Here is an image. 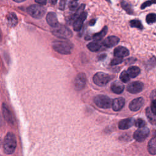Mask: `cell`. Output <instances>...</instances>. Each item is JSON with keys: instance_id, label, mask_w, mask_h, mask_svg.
<instances>
[{"instance_id": "obj_14", "label": "cell", "mask_w": 156, "mask_h": 156, "mask_svg": "<svg viewBox=\"0 0 156 156\" xmlns=\"http://www.w3.org/2000/svg\"><path fill=\"white\" fill-rule=\"evenodd\" d=\"M125 104V99L123 98L119 97L113 100L112 107L114 111H119L122 109Z\"/></svg>"}, {"instance_id": "obj_35", "label": "cell", "mask_w": 156, "mask_h": 156, "mask_svg": "<svg viewBox=\"0 0 156 156\" xmlns=\"http://www.w3.org/2000/svg\"><path fill=\"white\" fill-rule=\"evenodd\" d=\"M151 109L152 112L156 115V99L153 100L151 102Z\"/></svg>"}, {"instance_id": "obj_24", "label": "cell", "mask_w": 156, "mask_h": 156, "mask_svg": "<svg viewBox=\"0 0 156 156\" xmlns=\"http://www.w3.org/2000/svg\"><path fill=\"white\" fill-rule=\"evenodd\" d=\"M87 48L88 49L92 51V52H96L98 51H99L101 47V45L99 42H98V41L96 42H90L87 45Z\"/></svg>"}, {"instance_id": "obj_9", "label": "cell", "mask_w": 156, "mask_h": 156, "mask_svg": "<svg viewBox=\"0 0 156 156\" xmlns=\"http://www.w3.org/2000/svg\"><path fill=\"white\" fill-rule=\"evenodd\" d=\"M86 76L84 73H79L75 79V87L77 90H81L84 87L86 84Z\"/></svg>"}, {"instance_id": "obj_20", "label": "cell", "mask_w": 156, "mask_h": 156, "mask_svg": "<svg viewBox=\"0 0 156 156\" xmlns=\"http://www.w3.org/2000/svg\"><path fill=\"white\" fill-rule=\"evenodd\" d=\"M107 31H108L107 27L104 26L100 32L96 33V34H94L93 36H92V39H93L95 41H99L100 40H101L106 35Z\"/></svg>"}, {"instance_id": "obj_11", "label": "cell", "mask_w": 156, "mask_h": 156, "mask_svg": "<svg viewBox=\"0 0 156 156\" xmlns=\"http://www.w3.org/2000/svg\"><path fill=\"white\" fill-rule=\"evenodd\" d=\"M87 16V12H83L81 15L78 17V19L73 23V29L75 31H79L81 29L84 22Z\"/></svg>"}, {"instance_id": "obj_27", "label": "cell", "mask_w": 156, "mask_h": 156, "mask_svg": "<svg viewBox=\"0 0 156 156\" xmlns=\"http://www.w3.org/2000/svg\"><path fill=\"white\" fill-rule=\"evenodd\" d=\"M129 23H130L131 27H132V28H137L140 30L143 29V26L140 20H132L130 21Z\"/></svg>"}, {"instance_id": "obj_28", "label": "cell", "mask_w": 156, "mask_h": 156, "mask_svg": "<svg viewBox=\"0 0 156 156\" xmlns=\"http://www.w3.org/2000/svg\"><path fill=\"white\" fill-rule=\"evenodd\" d=\"M146 22L148 25H151L156 22V13H151L147 15L146 17Z\"/></svg>"}, {"instance_id": "obj_31", "label": "cell", "mask_w": 156, "mask_h": 156, "mask_svg": "<svg viewBox=\"0 0 156 156\" xmlns=\"http://www.w3.org/2000/svg\"><path fill=\"white\" fill-rule=\"evenodd\" d=\"M156 4V0H148V1L144 2L142 5H141V9H145L147 7H149L152 6V4Z\"/></svg>"}, {"instance_id": "obj_8", "label": "cell", "mask_w": 156, "mask_h": 156, "mask_svg": "<svg viewBox=\"0 0 156 156\" xmlns=\"http://www.w3.org/2000/svg\"><path fill=\"white\" fill-rule=\"evenodd\" d=\"M144 87V84L142 82L136 81L129 84L127 87V90L133 94L141 92Z\"/></svg>"}, {"instance_id": "obj_5", "label": "cell", "mask_w": 156, "mask_h": 156, "mask_svg": "<svg viewBox=\"0 0 156 156\" xmlns=\"http://www.w3.org/2000/svg\"><path fill=\"white\" fill-rule=\"evenodd\" d=\"M113 101L106 95H98L94 98V102L95 104L102 109H109L112 106Z\"/></svg>"}, {"instance_id": "obj_29", "label": "cell", "mask_w": 156, "mask_h": 156, "mask_svg": "<svg viewBox=\"0 0 156 156\" xmlns=\"http://www.w3.org/2000/svg\"><path fill=\"white\" fill-rule=\"evenodd\" d=\"M131 78L130 77L129 75L128 74V72L127 71H124L122 73H121L120 76H119V79L120 80L122 81L123 82H125V83H126L128 82V81H129L130 79Z\"/></svg>"}, {"instance_id": "obj_26", "label": "cell", "mask_w": 156, "mask_h": 156, "mask_svg": "<svg viewBox=\"0 0 156 156\" xmlns=\"http://www.w3.org/2000/svg\"><path fill=\"white\" fill-rule=\"evenodd\" d=\"M121 7H122L127 13H128L129 15H133L134 14V11L131 6V5L127 3L125 1H121Z\"/></svg>"}, {"instance_id": "obj_43", "label": "cell", "mask_w": 156, "mask_h": 156, "mask_svg": "<svg viewBox=\"0 0 156 156\" xmlns=\"http://www.w3.org/2000/svg\"><path fill=\"white\" fill-rule=\"evenodd\" d=\"M76 1H78V0H76Z\"/></svg>"}, {"instance_id": "obj_1", "label": "cell", "mask_w": 156, "mask_h": 156, "mask_svg": "<svg viewBox=\"0 0 156 156\" xmlns=\"http://www.w3.org/2000/svg\"><path fill=\"white\" fill-rule=\"evenodd\" d=\"M16 146V140L15 135L13 133H8L4 139L3 149L5 154L10 155L12 154L15 150Z\"/></svg>"}, {"instance_id": "obj_33", "label": "cell", "mask_w": 156, "mask_h": 156, "mask_svg": "<svg viewBox=\"0 0 156 156\" xmlns=\"http://www.w3.org/2000/svg\"><path fill=\"white\" fill-rule=\"evenodd\" d=\"M123 61V59L122 57H115V58L111 61L110 65H118L121 63H122Z\"/></svg>"}, {"instance_id": "obj_13", "label": "cell", "mask_w": 156, "mask_h": 156, "mask_svg": "<svg viewBox=\"0 0 156 156\" xmlns=\"http://www.w3.org/2000/svg\"><path fill=\"white\" fill-rule=\"evenodd\" d=\"M46 20L48 24L52 28H55L59 25L56 14L54 12H49L46 15Z\"/></svg>"}, {"instance_id": "obj_36", "label": "cell", "mask_w": 156, "mask_h": 156, "mask_svg": "<svg viewBox=\"0 0 156 156\" xmlns=\"http://www.w3.org/2000/svg\"><path fill=\"white\" fill-rule=\"evenodd\" d=\"M65 4H66V0H60L59 6V9H60L61 10H63L65 7Z\"/></svg>"}, {"instance_id": "obj_25", "label": "cell", "mask_w": 156, "mask_h": 156, "mask_svg": "<svg viewBox=\"0 0 156 156\" xmlns=\"http://www.w3.org/2000/svg\"><path fill=\"white\" fill-rule=\"evenodd\" d=\"M146 114L147 118L149 119V121L152 123L155 124L156 123V115L152 112L151 108L147 107L146 109Z\"/></svg>"}, {"instance_id": "obj_40", "label": "cell", "mask_w": 156, "mask_h": 156, "mask_svg": "<svg viewBox=\"0 0 156 156\" xmlns=\"http://www.w3.org/2000/svg\"><path fill=\"white\" fill-rule=\"evenodd\" d=\"M49 1H50L51 4L55 5L57 3V0H49Z\"/></svg>"}, {"instance_id": "obj_12", "label": "cell", "mask_w": 156, "mask_h": 156, "mask_svg": "<svg viewBox=\"0 0 156 156\" xmlns=\"http://www.w3.org/2000/svg\"><path fill=\"white\" fill-rule=\"evenodd\" d=\"M134 125H135L134 119L129 118L121 120L118 124V128L121 130H126L131 128Z\"/></svg>"}, {"instance_id": "obj_21", "label": "cell", "mask_w": 156, "mask_h": 156, "mask_svg": "<svg viewBox=\"0 0 156 156\" xmlns=\"http://www.w3.org/2000/svg\"><path fill=\"white\" fill-rule=\"evenodd\" d=\"M148 152L152 155H156V137L152 138L148 143Z\"/></svg>"}, {"instance_id": "obj_4", "label": "cell", "mask_w": 156, "mask_h": 156, "mask_svg": "<svg viewBox=\"0 0 156 156\" xmlns=\"http://www.w3.org/2000/svg\"><path fill=\"white\" fill-rule=\"evenodd\" d=\"M28 13L32 17L36 19H40L45 13V9L41 5H31L27 8Z\"/></svg>"}, {"instance_id": "obj_22", "label": "cell", "mask_w": 156, "mask_h": 156, "mask_svg": "<svg viewBox=\"0 0 156 156\" xmlns=\"http://www.w3.org/2000/svg\"><path fill=\"white\" fill-rule=\"evenodd\" d=\"M127 72L131 78H136L138 75L140 74V69L138 66H132L128 68Z\"/></svg>"}, {"instance_id": "obj_3", "label": "cell", "mask_w": 156, "mask_h": 156, "mask_svg": "<svg viewBox=\"0 0 156 156\" xmlns=\"http://www.w3.org/2000/svg\"><path fill=\"white\" fill-rule=\"evenodd\" d=\"M52 33L54 36L61 39H69L73 36V33L70 29L60 24L53 28Z\"/></svg>"}, {"instance_id": "obj_17", "label": "cell", "mask_w": 156, "mask_h": 156, "mask_svg": "<svg viewBox=\"0 0 156 156\" xmlns=\"http://www.w3.org/2000/svg\"><path fill=\"white\" fill-rule=\"evenodd\" d=\"M84 9H85V4L81 5V6L79 7V8L76 10V12L73 15L68 17V19L67 20V23L69 24H73L78 19V17L81 15V13L83 12H84Z\"/></svg>"}, {"instance_id": "obj_7", "label": "cell", "mask_w": 156, "mask_h": 156, "mask_svg": "<svg viewBox=\"0 0 156 156\" xmlns=\"http://www.w3.org/2000/svg\"><path fill=\"white\" fill-rule=\"evenodd\" d=\"M149 134V129L146 127H143L142 128H139L134 132V138L138 142H142L145 140L146 138L148 137Z\"/></svg>"}, {"instance_id": "obj_19", "label": "cell", "mask_w": 156, "mask_h": 156, "mask_svg": "<svg viewBox=\"0 0 156 156\" xmlns=\"http://www.w3.org/2000/svg\"><path fill=\"white\" fill-rule=\"evenodd\" d=\"M6 19L9 26L11 28L16 26L18 24V18H17L16 15L13 12L9 13L6 16Z\"/></svg>"}, {"instance_id": "obj_42", "label": "cell", "mask_w": 156, "mask_h": 156, "mask_svg": "<svg viewBox=\"0 0 156 156\" xmlns=\"http://www.w3.org/2000/svg\"><path fill=\"white\" fill-rule=\"evenodd\" d=\"M13 1L16 3H22L25 1H26V0H13Z\"/></svg>"}, {"instance_id": "obj_23", "label": "cell", "mask_w": 156, "mask_h": 156, "mask_svg": "<svg viewBox=\"0 0 156 156\" xmlns=\"http://www.w3.org/2000/svg\"><path fill=\"white\" fill-rule=\"evenodd\" d=\"M3 116L4 118H5L6 120H7L9 123H12V115L10 114V112L9 110V109L7 108V106L5 104H3Z\"/></svg>"}, {"instance_id": "obj_39", "label": "cell", "mask_w": 156, "mask_h": 156, "mask_svg": "<svg viewBox=\"0 0 156 156\" xmlns=\"http://www.w3.org/2000/svg\"><path fill=\"white\" fill-rule=\"evenodd\" d=\"M96 23V20L95 19H92L89 22V25L90 26H93Z\"/></svg>"}, {"instance_id": "obj_6", "label": "cell", "mask_w": 156, "mask_h": 156, "mask_svg": "<svg viewBox=\"0 0 156 156\" xmlns=\"http://www.w3.org/2000/svg\"><path fill=\"white\" fill-rule=\"evenodd\" d=\"M112 79V77L106 73L98 72L96 73L93 78L94 83L98 86H104Z\"/></svg>"}, {"instance_id": "obj_15", "label": "cell", "mask_w": 156, "mask_h": 156, "mask_svg": "<svg viewBox=\"0 0 156 156\" xmlns=\"http://www.w3.org/2000/svg\"><path fill=\"white\" fill-rule=\"evenodd\" d=\"M119 42V39L116 36H109L106 38L102 44L106 48H112L116 46Z\"/></svg>"}, {"instance_id": "obj_34", "label": "cell", "mask_w": 156, "mask_h": 156, "mask_svg": "<svg viewBox=\"0 0 156 156\" xmlns=\"http://www.w3.org/2000/svg\"><path fill=\"white\" fill-rule=\"evenodd\" d=\"M155 65H156V58L155 57H153L149 60L148 66L149 68H151L155 66Z\"/></svg>"}, {"instance_id": "obj_18", "label": "cell", "mask_w": 156, "mask_h": 156, "mask_svg": "<svg viewBox=\"0 0 156 156\" xmlns=\"http://www.w3.org/2000/svg\"><path fill=\"white\" fill-rule=\"evenodd\" d=\"M125 89V85L119 81H115L111 85L112 91L116 94H121Z\"/></svg>"}, {"instance_id": "obj_16", "label": "cell", "mask_w": 156, "mask_h": 156, "mask_svg": "<svg viewBox=\"0 0 156 156\" xmlns=\"http://www.w3.org/2000/svg\"><path fill=\"white\" fill-rule=\"evenodd\" d=\"M129 55V51L126 47L124 46H118L114 49V56L115 57H125Z\"/></svg>"}, {"instance_id": "obj_32", "label": "cell", "mask_w": 156, "mask_h": 156, "mask_svg": "<svg viewBox=\"0 0 156 156\" xmlns=\"http://www.w3.org/2000/svg\"><path fill=\"white\" fill-rule=\"evenodd\" d=\"M145 125H146V122L143 119L141 118H138L136 121H135V126L138 128H143L145 126Z\"/></svg>"}, {"instance_id": "obj_37", "label": "cell", "mask_w": 156, "mask_h": 156, "mask_svg": "<svg viewBox=\"0 0 156 156\" xmlns=\"http://www.w3.org/2000/svg\"><path fill=\"white\" fill-rule=\"evenodd\" d=\"M150 98L152 101L156 99V89L152 91L151 95H150Z\"/></svg>"}, {"instance_id": "obj_41", "label": "cell", "mask_w": 156, "mask_h": 156, "mask_svg": "<svg viewBox=\"0 0 156 156\" xmlns=\"http://www.w3.org/2000/svg\"><path fill=\"white\" fill-rule=\"evenodd\" d=\"M106 57V54H102V55H101V56L99 57V60L104 59Z\"/></svg>"}, {"instance_id": "obj_30", "label": "cell", "mask_w": 156, "mask_h": 156, "mask_svg": "<svg viewBox=\"0 0 156 156\" xmlns=\"http://www.w3.org/2000/svg\"><path fill=\"white\" fill-rule=\"evenodd\" d=\"M69 9L72 11H75L78 9V3L76 0H71L70 3H69Z\"/></svg>"}, {"instance_id": "obj_2", "label": "cell", "mask_w": 156, "mask_h": 156, "mask_svg": "<svg viewBox=\"0 0 156 156\" xmlns=\"http://www.w3.org/2000/svg\"><path fill=\"white\" fill-rule=\"evenodd\" d=\"M53 49L62 54H70L73 48L72 43L68 41H55L53 43Z\"/></svg>"}, {"instance_id": "obj_10", "label": "cell", "mask_w": 156, "mask_h": 156, "mask_svg": "<svg viewBox=\"0 0 156 156\" xmlns=\"http://www.w3.org/2000/svg\"><path fill=\"white\" fill-rule=\"evenodd\" d=\"M144 104V99L143 98H137L132 100L129 104V109L134 112L140 110Z\"/></svg>"}, {"instance_id": "obj_38", "label": "cell", "mask_w": 156, "mask_h": 156, "mask_svg": "<svg viewBox=\"0 0 156 156\" xmlns=\"http://www.w3.org/2000/svg\"><path fill=\"white\" fill-rule=\"evenodd\" d=\"M35 1L37 4H40L41 6H43V5H45L46 4L47 0H35Z\"/></svg>"}]
</instances>
